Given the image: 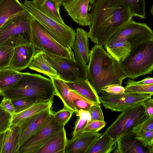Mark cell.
I'll use <instances>...</instances> for the list:
<instances>
[{"label": "cell", "instance_id": "1", "mask_svg": "<svg viewBox=\"0 0 153 153\" xmlns=\"http://www.w3.org/2000/svg\"><path fill=\"white\" fill-rule=\"evenodd\" d=\"M91 10L88 37L95 44L102 46L134 16L121 0H95Z\"/></svg>", "mask_w": 153, "mask_h": 153}, {"label": "cell", "instance_id": "2", "mask_svg": "<svg viewBox=\"0 0 153 153\" xmlns=\"http://www.w3.org/2000/svg\"><path fill=\"white\" fill-rule=\"evenodd\" d=\"M87 65L88 80L97 94L108 85H121L127 76L119 63L105 50L102 45L95 44L90 51Z\"/></svg>", "mask_w": 153, "mask_h": 153}, {"label": "cell", "instance_id": "3", "mask_svg": "<svg viewBox=\"0 0 153 153\" xmlns=\"http://www.w3.org/2000/svg\"><path fill=\"white\" fill-rule=\"evenodd\" d=\"M55 94L51 79L26 72L22 73L21 78L18 82L3 92L1 96L12 99L30 97L43 102L53 100Z\"/></svg>", "mask_w": 153, "mask_h": 153}, {"label": "cell", "instance_id": "4", "mask_svg": "<svg viewBox=\"0 0 153 153\" xmlns=\"http://www.w3.org/2000/svg\"><path fill=\"white\" fill-rule=\"evenodd\" d=\"M119 64L127 77L130 79L152 74L153 69V40L131 48L128 55Z\"/></svg>", "mask_w": 153, "mask_h": 153}, {"label": "cell", "instance_id": "5", "mask_svg": "<svg viewBox=\"0 0 153 153\" xmlns=\"http://www.w3.org/2000/svg\"><path fill=\"white\" fill-rule=\"evenodd\" d=\"M25 9L45 28L59 43L68 50H72L75 39V31L71 27L61 24L41 10L33 1L25 0L23 4Z\"/></svg>", "mask_w": 153, "mask_h": 153}, {"label": "cell", "instance_id": "6", "mask_svg": "<svg viewBox=\"0 0 153 153\" xmlns=\"http://www.w3.org/2000/svg\"><path fill=\"white\" fill-rule=\"evenodd\" d=\"M144 102L122 112L103 133L117 141L124 136L134 135L135 128L149 117Z\"/></svg>", "mask_w": 153, "mask_h": 153}, {"label": "cell", "instance_id": "7", "mask_svg": "<svg viewBox=\"0 0 153 153\" xmlns=\"http://www.w3.org/2000/svg\"><path fill=\"white\" fill-rule=\"evenodd\" d=\"M31 26L30 43L36 50L52 56L75 60L72 50L68 49L59 43L43 26L32 16Z\"/></svg>", "mask_w": 153, "mask_h": 153}, {"label": "cell", "instance_id": "8", "mask_svg": "<svg viewBox=\"0 0 153 153\" xmlns=\"http://www.w3.org/2000/svg\"><path fill=\"white\" fill-rule=\"evenodd\" d=\"M32 16L26 10L23 13L7 21L0 28V44L14 47L17 38L22 36L30 43Z\"/></svg>", "mask_w": 153, "mask_h": 153}, {"label": "cell", "instance_id": "9", "mask_svg": "<svg viewBox=\"0 0 153 153\" xmlns=\"http://www.w3.org/2000/svg\"><path fill=\"white\" fill-rule=\"evenodd\" d=\"M43 54L57 72L59 79L66 82L74 83L88 80L87 65L75 59L73 60L44 53Z\"/></svg>", "mask_w": 153, "mask_h": 153}, {"label": "cell", "instance_id": "10", "mask_svg": "<svg viewBox=\"0 0 153 153\" xmlns=\"http://www.w3.org/2000/svg\"><path fill=\"white\" fill-rule=\"evenodd\" d=\"M123 40L129 43L132 48L143 42L153 40V33L146 23L137 22L132 19L114 33L106 44Z\"/></svg>", "mask_w": 153, "mask_h": 153}, {"label": "cell", "instance_id": "11", "mask_svg": "<svg viewBox=\"0 0 153 153\" xmlns=\"http://www.w3.org/2000/svg\"><path fill=\"white\" fill-rule=\"evenodd\" d=\"M99 96L101 103L106 109L111 111L123 112L147 100L152 98L153 94L124 92L111 94L102 91Z\"/></svg>", "mask_w": 153, "mask_h": 153}, {"label": "cell", "instance_id": "12", "mask_svg": "<svg viewBox=\"0 0 153 153\" xmlns=\"http://www.w3.org/2000/svg\"><path fill=\"white\" fill-rule=\"evenodd\" d=\"M53 114L48 123L20 147L19 153H36L55 134L64 128L65 126L55 119Z\"/></svg>", "mask_w": 153, "mask_h": 153}, {"label": "cell", "instance_id": "13", "mask_svg": "<svg viewBox=\"0 0 153 153\" xmlns=\"http://www.w3.org/2000/svg\"><path fill=\"white\" fill-rule=\"evenodd\" d=\"M51 108L44 110L25 119L19 125V147L48 123L53 113Z\"/></svg>", "mask_w": 153, "mask_h": 153}, {"label": "cell", "instance_id": "14", "mask_svg": "<svg viewBox=\"0 0 153 153\" xmlns=\"http://www.w3.org/2000/svg\"><path fill=\"white\" fill-rule=\"evenodd\" d=\"M36 50L30 43L21 35L17 38L9 68L19 71L28 67L36 53Z\"/></svg>", "mask_w": 153, "mask_h": 153}, {"label": "cell", "instance_id": "15", "mask_svg": "<svg viewBox=\"0 0 153 153\" xmlns=\"http://www.w3.org/2000/svg\"><path fill=\"white\" fill-rule=\"evenodd\" d=\"M89 0H69L62 4L73 20L80 25L88 26L91 14L88 13L91 6Z\"/></svg>", "mask_w": 153, "mask_h": 153}, {"label": "cell", "instance_id": "16", "mask_svg": "<svg viewBox=\"0 0 153 153\" xmlns=\"http://www.w3.org/2000/svg\"><path fill=\"white\" fill-rule=\"evenodd\" d=\"M102 134L98 132H84L71 139H67L64 153H86Z\"/></svg>", "mask_w": 153, "mask_h": 153}, {"label": "cell", "instance_id": "17", "mask_svg": "<svg viewBox=\"0 0 153 153\" xmlns=\"http://www.w3.org/2000/svg\"><path fill=\"white\" fill-rule=\"evenodd\" d=\"M53 83L56 94L62 100L64 107L77 113L73 101L77 99L87 100L75 92L71 90L65 82L59 78H50Z\"/></svg>", "mask_w": 153, "mask_h": 153}, {"label": "cell", "instance_id": "18", "mask_svg": "<svg viewBox=\"0 0 153 153\" xmlns=\"http://www.w3.org/2000/svg\"><path fill=\"white\" fill-rule=\"evenodd\" d=\"M73 47L75 59L87 65L90 54L88 33L80 27L76 29Z\"/></svg>", "mask_w": 153, "mask_h": 153}, {"label": "cell", "instance_id": "19", "mask_svg": "<svg viewBox=\"0 0 153 153\" xmlns=\"http://www.w3.org/2000/svg\"><path fill=\"white\" fill-rule=\"evenodd\" d=\"M25 10L24 4L18 0H3L0 3V28L10 19Z\"/></svg>", "mask_w": 153, "mask_h": 153}, {"label": "cell", "instance_id": "20", "mask_svg": "<svg viewBox=\"0 0 153 153\" xmlns=\"http://www.w3.org/2000/svg\"><path fill=\"white\" fill-rule=\"evenodd\" d=\"M67 140L64 128L55 134L36 153H64Z\"/></svg>", "mask_w": 153, "mask_h": 153}, {"label": "cell", "instance_id": "21", "mask_svg": "<svg viewBox=\"0 0 153 153\" xmlns=\"http://www.w3.org/2000/svg\"><path fill=\"white\" fill-rule=\"evenodd\" d=\"M28 67L42 73L50 78H59L58 74L44 56L42 52L36 50Z\"/></svg>", "mask_w": 153, "mask_h": 153}, {"label": "cell", "instance_id": "22", "mask_svg": "<svg viewBox=\"0 0 153 153\" xmlns=\"http://www.w3.org/2000/svg\"><path fill=\"white\" fill-rule=\"evenodd\" d=\"M20 131L19 125H15L4 132L1 153H19Z\"/></svg>", "mask_w": 153, "mask_h": 153}, {"label": "cell", "instance_id": "23", "mask_svg": "<svg viewBox=\"0 0 153 153\" xmlns=\"http://www.w3.org/2000/svg\"><path fill=\"white\" fill-rule=\"evenodd\" d=\"M65 82L71 90L93 103L100 104L98 95L88 80L75 83Z\"/></svg>", "mask_w": 153, "mask_h": 153}, {"label": "cell", "instance_id": "24", "mask_svg": "<svg viewBox=\"0 0 153 153\" xmlns=\"http://www.w3.org/2000/svg\"><path fill=\"white\" fill-rule=\"evenodd\" d=\"M132 135H127L121 137L117 141V148L114 153H147L138 140Z\"/></svg>", "mask_w": 153, "mask_h": 153}, {"label": "cell", "instance_id": "25", "mask_svg": "<svg viewBox=\"0 0 153 153\" xmlns=\"http://www.w3.org/2000/svg\"><path fill=\"white\" fill-rule=\"evenodd\" d=\"M38 7L45 14L58 22L65 23L60 16L59 8L61 6L57 0H33Z\"/></svg>", "mask_w": 153, "mask_h": 153}, {"label": "cell", "instance_id": "26", "mask_svg": "<svg viewBox=\"0 0 153 153\" xmlns=\"http://www.w3.org/2000/svg\"><path fill=\"white\" fill-rule=\"evenodd\" d=\"M53 100L35 103L30 107L12 115V125H19L25 119L44 110L51 108Z\"/></svg>", "mask_w": 153, "mask_h": 153}, {"label": "cell", "instance_id": "27", "mask_svg": "<svg viewBox=\"0 0 153 153\" xmlns=\"http://www.w3.org/2000/svg\"><path fill=\"white\" fill-rule=\"evenodd\" d=\"M104 46L108 53L119 63L128 55L131 48L130 44L126 40L107 44Z\"/></svg>", "mask_w": 153, "mask_h": 153}, {"label": "cell", "instance_id": "28", "mask_svg": "<svg viewBox=\"0 0 153 153\" xmlns=\"http://www.w3.org/2000/svg\"><path fill=\"white\" fill-rule=\"evenodd\" d=\"M117 146V141L103 134L88 149L86 153H110Z\"/></svg>", "mask_w": 153, "mask_h": 153}, {"label": "cell", "instance_id": "29", "mask_svg": "<svg viewBox=\"0 0 153 153\" xmlns=\"http://www.w3.org/2000/svg\"><path fill=\"white\" fill-rule=\"evenodd\" d=\"M22 76V72L11 68L0 69V95L17 83Z\"/></svg>", "mask_w": 153, "mask_h": 153}, {"label": "cell", "instance_id": "30", "mask_svg": "<svg viewBox=\"0 0 153 153\" xmlns=\"http://www.w3.org/2000/svg\"><path fill=\"white\" fill-rule=\"evenodd\" d=\"M128 7L134 16L146 18L145 0H121Z\"/></svg>", "mask_w": 153, "mask_h": 153}, {"label": "cell", "instance_id": "31", "mask_svg": "<svg viewBox=\"0 0 153 153\" xmlns=\"http://www.w3.org/2000/svg\"><path fill=\"white\" fill-rule=\"evenodd\" d=\"M134 138L141 142L142 146L146 147L149 153L153 152V130L144 131L139 130L135 132Z\"/></svg>", "mask_w": 153, "mask_h": 153}, {"label": "cell", "instance_id": "32", "mask_svg": "<svg viewBox=\"0 0 153 153\" xmlns=\"http://www.w3.org/2000/svg\"><path fill=\"white\" fill-rule=\"evenodd\" d=\"M13 51V46L0 44V69L9 67Z\"/></svg>", "mask_w": 153, "mask_h": 153}, {"label": "cell", "instance_id": "33", "mask_svg": "<svg viewBox=\"0 0 153 153\" xmlns=\"http://www.w3.org/2000/svg\"><path fill=\"white\" fill-rule=\"evenodd\" d=\"M15 113L22 111L39 102L36 99L30 97H24L12 99Z\"/></svg>", "mask_w": 153, "mask_h": 153}, {"label": "cell", "instance_id": "34", "mask_svg": "<svg viewBox=\"0 0 153 153\" xmlns=\"http://www.w3.org/2000/svg\"><path fill=\"white\" fill-rule=\"evenodd\" d=\"M125 92L153 94V84L140 85L126 83Z\"/></svg>", "mask_w": 153, "mask_h": 153}, {"label": "cell", "instance_id": "35", "mask_svg": "<svg viewBox=\"0 0 153 153\" xmlns=\"http://www.w3.org/2000/svg\"><path fill=\"white\" fill-rule=\"evenodd\" d=\"M12 115L0 105V133L5 132L12 125Z\"/></svg>", "mask_w": 153, "mask_h": 153}, {"label": "cell", "instance_id": "36", "mask_svg": "<svg viewBox=\"0 0 153 153\" xmlns=\"http://www.w3.org/2000/svg\"><path fill=\"white\" fill-rule=\"evenodd\" d=\"M73 113L72 111L63 107L62 109L53 113V115L58 122L65 126L71 118Z\"/></svg>", "mask_w": 153, "mask_h": 153}, {"label": "cell", "instance_id": "37", "mask_svg": "<svg viewBox=\"0 0 153 153\" xmlns=\"http://www.w3.org/2000/svg\"><path fill=\"white\" fill-rule=\"evenodd\" d=\"M106 124V123L104 121L91 120L86 125L83 130L82 133L97 132L105 126Z\"/></svg>", "mask_w": 153, "mask_h": 153}, {"label": "cell", "instance_id": "38", "mask_svg": "<svg viewBox=\"0 0 153 153\" xmlns=\"http://www.w3.org/2000/svg\"><path fill=\"white\" fill-rule=\"evenodd\" d=\"M88 111L90 113L91 120L104 121L103 112L99 105L94 104L90 107Z\"/></svg>", "mask_w": 153, "mask_h": 153}, {"label": "cell", "instance_id": "39", "mask_svg": "<svg viewBox=\"0 0 153 153\" xmlns=\"http://www.w3.org/2000/svg\"><path fill=\"white\" fill-rule=\"evenodd\" d=\"M89 121L86 119L78 117L76 120L72 137H75L82 133V131Z\"/></svg>", "mask_w": 153, "mask_h": 153}, {"label": "cell", "instance_id": "40", "mask_svg": "<svg viewBox=\"0 0 153 153\" xmlns=\"http://www.w3.org/2000/svg\"><path fill=\"white\" fill-rule=\"evenodd\" d=\"M74 106L77 112L80 109L88 111L90 107L94 103L87 100L77 99L73 101Z\"/></svg>", "mask_w": 153, "mask_h": 153}, {"label": "cell", "instance_id": "41", "mask_svg": "<svg viewBox=\"0 0 153 153\" xmlns=\"http://www.w3.org/2000/svg\"><path fill=\"white\" fill-rule=\"evenodd\" d=\"M125 88L117 84H112L103 88L102 90L111 94H118L123 93L125 91Z\"/></svg>", "mask_w": 153, "mask_h": 153}, {"label": "cell", "instance_id": "42", "mask_svg": "<svg viewBox=\"0 0 153 153\" xmlns=\"http://www.w3.org/2000/svg\"><path fill=\"white\" fill-rule=\"evenodd\" d=\"M0 105L3 109L10 114L12 116L15 113L14 106L11 99L4 97Z\"/></svg>", "mask_w": 153, "mask_h": 153}, {"label": "cell", "instance_id": "43", "mask_svg": "<svg viewBox=\"0 0 153 153\" xmlns=\"http://www.w3.org/2000/svg\"><path fill=\"white\" fill-rule=\"evenodd\" d=\"M143 130L148 131L153 130V117H149L143 123L138 126L134 131V134L137 131Z\"/></svg>", "mask_w": 153, "mask_h": 153}, {"label": "cell", "instance_id": "44", "mask_svg": "<svg viewBox=\"0 0 153 153\" xmlns=\"http://www.w3.org/2000/svg\"><path fill=\"white\" fill-rule=\"evenodd\" d=\"M146 114L149 117H153V100L152 98L144 102Z\"/></svg>", "mask_w": 153, "mask_h": 153}, {"label": "cell", "instance_id": "45", "mask_svg": "<svg viewBox=\"0 0 153 153\" xmlns=\"http://www.w3.org/2000/svg\"><path fill=\"white\" fill-rule=\"evenodd\" d=\"M126 83L140 85H148L153 84V78L148 77L144 79L139 81H135L130 79H128Z\"/></svg>", "mask_w": 153, "mask_h": 153}, {"label": "cell", "instance_id": "46", "mask_svg": "<svg viewBox=\"0 0 153 153\" xmlns=\"http://www.w3.org/2000/svg\"><path fill=\"white\" fill-rule=\"evenodd\" d=\"M78 117L88 120L89 122L91 121V117L88 111L80 109L76 114Z\"/></svg>", "mask_w": 153, "mask_h": 153}, {"label": "cell", "instance_id": "47", "mask_svg": "<svg viewBox=\"0 0 153 153\" xmlns=\"http://www.w3.org/2000/svg\"><path fill=\"white\" fill-rule=\"evenodd\" d=\"M4 133V132L0 133V153H1L3 146Z\"/></svg>", "mask_w": 153, "mask_h": 153}, {"label": "cell", "instance_id": "48", "mask_svg": "<svg viewBox=\"0 0 153 153\" xmlns=\"http://www.w3.org/2000/svg\"><path fill=\"white\" fill-rule=\"evenodd\" d=\"M69 0H57L58 2L61 5H62L63 3ZM90 1V5L91 6L94 2L95 0H89Z\"/></svg>", "mask_w": 153, "mask_h": 153}, {"label": "cell", "instance_id": "49", "mask_svg": "<svg viewBox=\"0 0 153 153\" xmlns=\"http://www.w3.org/2000/svg\"><path fill=\"white\" fill-rule=\"evenodd\" d=\"M150 13L152 15L153 14V6L152 5V8L150 9Z\"/></svg>", "mask_w": 153, "mask_h": 153}, {"label": "cell", "instance_id": "50", "mask_svg": "<svg viewBox=\"0 0 153 153\" xmlns=\"http://www.w3.org/2000/svg\"><path fill=\"white\" fill-rule=\"evenodd\" d=\"M3 0H0V3Z\"/></svg>", "mask_w": 153, "mask_h": 153}]
</instances>
